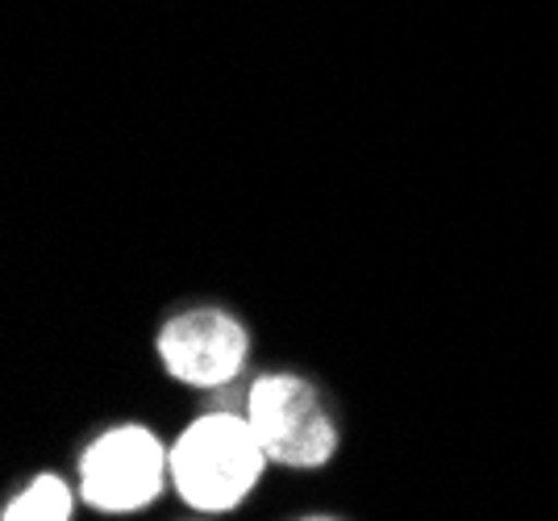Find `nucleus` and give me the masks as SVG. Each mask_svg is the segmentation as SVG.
<instances>
[{
    "mask_svg": "<svg viewBox=\"0 0 558 521\" xmlns=\"http://www.w3.org/2000/svg\"><path fill=\"white\" fill-rule=\"evenodd\" d=\"M267 463L246 413H205L171 443V488L196 513H230L258 488Z\"/></svg>",
    "mask_w": 558,
    "mask_h": 521,
    "instance_id": "f257e3e1",
    "label": "nucleus"
},
{
    "mask_svg": "<svg viewBox=\"0 0 558 521\" xmlns=\"http://www.w3.org/2000/svg\"><path fill=\"white\" fill-rule=\"evenodd\" d=\"M267 459L279 468L313 472L338 455V422L326 397L296 372H267L251 384L246 409Z\"/></svg>",
    "mask_w": 558,
    "mask_h": 521,
    "instance_id": "f03ea898",
    "label": "nucleus"
},
{
    "mask_svg": "<svg viewBox=\"0 0 558 521\" xmlns=\"http://www.w3.org/2000/svg\"><path fill=\"white\" fill-rule=\"evenodd\" d=\"M171 484V443L146 426H113L80 455V497L96 513H138Z\"/></svg>",
    "mask_w": 558,
    "mask_h": 521,
    "instance_id": "7ed1b4c3",
    "label": "nucleus"
},
{
    "mask_svg": "<svg viewBox=\"0 0 558 521\" xmlns=\"http://www.w3.org/2000/svg\"><path fill=\"white\" fill-rule=\"evenodd\" d=\"M155 351L171 379L187 388H221L246 367L251 334L226 308L196 305L167 322L155 338Z\"/></svg>",
    "mask_w": 558,
    "mask_h": 521,
    "instance_id": "20e7f679",
    "label": "nucleus"
},
{
    "mask_svg": "<svg viewBox=\"0 0 558 521\" xmlns=\"http://www.w3.org/2000/svg\"><path fill=\"white\" fill-rule=\"evenodd\" d=\"M71 497L68 480L59 475H38L29 488L4 505V521H68L71 518Z\"/></svg>",
    "mask_w": 558,
    "mask_h": 521,
    "instance_id": "39448f33",
    "label": "nucleus"
}]
</instances>
